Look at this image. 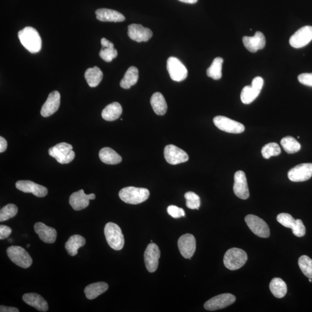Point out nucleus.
<instances>
[{
  "mask_svg": "<svg viewBox=\"0 0 312 312\" xmlns=\"http://www.w3.org/2000/svg\"><path fill=\"white\" fill-rule=\"evenodd\" d=\"M103 60L106 62H111L118 56V51L114 47H102L99 53Z\"/></svg>",
  "mask_w": 312,
  "mask_h": 312,
  "instance_id": "obj_40",
  "label": "nucleus"
},
{
  "mask_svg": "<svg viewBox=\"0 0 312 312\" xmlns=\"http://www.w3.org/2000/svg\"><path fill=\"white\" fill-rule=\"evenodd\" d=\"M309 281H310V282H312V279H309Z\"/></svg>",
  "mask_w": 312,
  "mask_h": 312,
  "instance_id": "obj_50",
  "label": "nucleus"
},
{
  "mask_svg": "<svg viewBox=\"0 0 312 312\" xmlns=\"http://www.w3.org/2000/svg\"><path fill=\"white\" fill-rule=\"evenodd\" d=\"M184 198L186 200V206L191 210H199L200 207L201 201L198 195L192 191H188L184 194Z\"/></svg>",
  "mask_w": 312,
  "mask_h": 312,
  "instance_id": "obj_39",
  "label": "nucleus"
},
{
  "mask_svg": "<svg viewBox=\"0 0 312 312\" xmlns=\"http://www.w3.org/2000/svg\"><path fill=\"white\" fill-rule=\"evenodd\" d=\"M245 221L250 230L257 236L264 238H268L270 236L268 225L261 218L255 215H249L246 216Z\"/></svg>",
  "mask_w": 312,
  "mask_h": 312,
  "instance_id": "obj_7",
  "label": "nucleus"
},
{
  "mask_svg": "<svg viewBox=\"0 0 312 312\" xmlns=\"http://www.w3.org/2000/svg\"><path fill=\"white\" fill-rule=\"evenodd\" d=\"M12 233V229L8 226L4 225H0V239H5L9 237Z\"/></svg>",
  "mask_w": 312,
  "mask_h": 312,
  "instance_id": "obj_45",
  "label": "nucleus"
},
{
  "mask_svg": "<svg viewBox=\"0 0 312 312\" xmlns=\"http://www.w3.org/2000/svg\"><path fill=\"white\" fill-rule=\"evenodd\" d=\"M181 2L184 3H187V4H195L198 1V0H179Z\"/></svg>",
  "mask_w": 312,
  "mask_h": 312,
  "instance_id": "obj_49",
  "label": "nucleus"
},
{
  "mask_svg": "<svg viewBox=\"0 0 312 312\" xmlns=\"http://www.w3.org/2000/svg\"><path fill=\"white\" fill-rule=\"evenodd\" d=\"M138 80V70L135 67H130L120 83L121 87L129 89L135 85Z\"/></svg>",
  "mask_w": 312,
  "mask_h": 312,
  "instance_id": "obj_31",
  "label": "nucleus"
},
{
  "mask_svg": "<svg viewBox=\"0 0 312 312\" xmlns=\"http://www.w3.org/2000/svg\"><path fill=\"white\" fill-rule=\"evenodd\" d=\"M108 284L105 282H97L89 284L86 287L85 293L89 300H94L95 298L104 293L108 289Z\"/></svg>",
  "mask_w": 312,
  "mask_h": 312,
  "instance_id": "obj_28",
  "label": "nucleus"
},
{
  "mask_svg": "<svg viewBox=\"0 0 312 312\" xmlns=\"http://www.w3.org/2000/svg\"><path fill=\"white\" fill-rule=\"evenodd\" d=\"M119 197L127 204L136 205L148 199L150 192L145 188L127 187L122 188L119 193Z\"/></svg>",
  "mask_w": 312,
  "mask_h": 312,
  "instance_id": "obj_2",
  "label": "nucleus"
},
{
  "mask_svg": "<svg viewBox=\"0 0 312 312\" xmlns=\"http://www.w3.org/2000/svg\"><path fill=\"white\" fill-rule=\"evenodd\" d=\"M18 37L22 45L30 53L39 52L42 46V40L39 32L32 27H26L19 31Z\"/></svg>",
  "mask_w": 312,
  "mask_h": 312,
  "instance_id": "obj_1",
  "label": "nucleus"
},
{
  "mask_svg": "<svg viewBox=\"0 0 312 312\" xmlns=\"http://www.w3.org/2000/svg\"><path fill=\"white\" fill-rule=\"evenodd\" d=\"M312 40V27L306 26L297 30L290 39V45L294 48H301Z\"/></svg>",
  "mask_w": 312,
  "mask_h": 312,
  "instance_id": "obj_12",
  "label": "nucleus"
},
{
  "mask_svg": "<svg viewBox=\"0 0 312 312\" xmlns=\"http://www.w3.org/2000/svg\"><path fill=\"white\" fill-rule=\"evenodd\" d=\"M248 260V255L241 249L232 248L227 250L224 256V265L229 270L241 268Z\"/></svg>",
  "mask_w": 312,
  "mask_h": 312,
  "instance_id": "obj_4",
  "label": "nucleus"
},
{
  "mask_svg": "<svg viewBox=\"0 0 312 312\" xmlns=\"http://www.w3.org/2000/svg\"><path fill=\"white\" fill-rule=\"evenodd\" d=\"M60 104V94L59 91H54L48 95L45 102L41 108V114L44 118L49 117L59 109Z\"/></svg>",
  "mask_w": 312,
  "mask_h": 312,
  "instance_id": "obj_18",
  "label": "nucleus"
},
{
  "mask_svg": "<svg viewBox=\"0 0 312 312\" xmlns=\"http://www.w3.org/2000/svg\"><path fill=\"white\" fill-rule=\"evenodd\" d=\"M7 141L3 137H0V153L4 152L7 149Z\"/></svg>",
  "mask_w": 312,
  "mask_h": 312,
  "instance_id": "obj_46",
  "label": "nucleus"
},
{
  "mask_svg": "<svg viewBox=\"0 0 312 312\" xmlns=\"http://www.w3.org/2000/svg\"><path fill=\"white\" fill-rule=\"evenodd\" d=\"M312 177V164H299L291 169L288 173V178L294 182L307 181Z\"/></svg>",
  "mask_w": 312,
  "mask_h": 312,
  "instance_id": "obj_13",
  "label": "nucleus"
},
{
  "mask_svg": "<svg viewBox=\"0 0 312 312\" xmlns=\"http://www.w3.org/2000/svg\"><path fill=\"white\" fill-rule=\"evenodd\" d=\"M30 246V245H27V248H29Z\"/></svg>",
  "mask_w": 312,
  "mask_h": 312,
  "instance_id": "obj_51",
  "label": "nucleus"
},
{
  "mask_svg": "<svg viewBox=\"0 0 312 312\" xmlns=\"http://www.w3.org/2000/svg\"><path fill=\"white\" fill-rule=\"evenodd\" d=\"M23 300L26 304L36 308L40 312H46L48 310L47 302L39 294L27 293L23 295Z\"/></svg>",
  "mask_w": 312,
  "mask_h": 312,
  "instance_id": "obj_24",
  "label": "nucleus"
},
{
  "mask_svg": "<svg viewBox=\"0 0 312 312\" xmlns=\"http://www.w3.org/2000/svg\"><path fill=\"white\" fill-rule=\"evenodd\" d=\"M236 298L231 294L225 293L218 295L206 302L204 308L206 310L214 311L225 308L234 304Z\"/></svg>",
  "mask_w": 312,
  "mask_h": 312,
  "instance_id": "obj_10",
  "label": "nucleus"
},
{
  "mask_svg": "<svg viewBox=\"0 0 312 312\" xmlns=\"http://www.w3.org/2000/svg\"><path fill=\"white\" fill-rule=\"evenodd\" d=\"M298 265L304 275L312 279V260L310 257L302 256L298 260Z\"/></svg>",
  "mask_w": 312,
  "mask_h": 312,
  "instance_id": "obj_36",
  "label": "nucleus"
},
{
  "mask_svg": "<svg viewBox=\"0 0 312 312\" xmlns=\"http://www.w3.org/2000/svg\"><path fill=\"white\" fill-rule=\"evenodd\" d=\"M18 207L14 204H9L3 207L0 211V222L8 221L15 217L18 214Z\"/></svg>",
  "mask_w": 312,
  "mask_h": 312,
  "instance_id": "obj_38",
  "label": "nucleus"
},
{
  "mask_svg": "<svg viewBox=\"0 0 312 312\" xmlns=\"http://www.w3.org/2000/svg\"><path fill=\"white\" fill-rule=\"evenodd\" d=\"M160 258V250L159 246L155 243H150L144 253L146 268L149 272L153 273L156 271L158 268Z\"/></svg>",
  "mask_w": 312,
  "mask_h": 312,
  "instance_id": "obj_11",
  "label": "nucleus"
},
{
  "mask_svg": "<svg viewBox=\"0 0 312 312\" xmlns=\"http://www.w3.org/2000/svg\"><path fill=\"white\" fill-rule=\"evenodd\" d=\"M10 260L16 265L23 268H28L33 263V260L26 250L20 246H12L6 250Z\"/></svg>",
  "mask_w": 312,
  "mask_h": 312,
  "instance_id": "obj_6",
  "label": "nucleus"
},
{
  "mask_svg": "<svg viewBox=\"0 0 312 312\" xmlns=\"http://www.w3.org/2000/svg\"><path fill=\"white\" fill-rule=\"evenodd\" d=\"M167 212L171 217L176 219L184 217L185 216L184 211L183 209L175 205L169 206L167 208Z\"/></svg>",
  "mask_w": 312,
  "mask_h": 312,
  "instance_id": "obj_43",
  "label": "nucleus"
},
{
  "mask_svg": "<svg viewBox=\"0 0 312 312\" xmlns=\"http://www.w3.org/2000/svg\"><path fill=\"white\" fill-rule=\"evenodd\" d=\"M233 190L236 196L242 200H247L250 196L246 175L242 171H238L234 175Z\"/></svg>",
  "mask_w": 312,
  "mask_h": 312,
  "instance_id": "obj_16",
  "label": "nucleus"
},
{
  "mask_svg": "<svg viewBox=\"0 0 312 312\" xmlns=\"http://www.w3.org/2000/svg\"><path fill=\"white\" fill-rule=\"evenodd\" d=\"M86 244V240L80 235L71 236L66 243L67 252L71 256H76L78 250Z\"/></svg>",
  "mask_w": 312,
  "mask_h": 312,
  "instance_id": "obj_30",
  "label": "nucleus"
},
{
  "mask_svg": "<svg viewBox=\"0 0 312 312\" xmlns=\"http://www.w3.org/2000/svg\"><path fill=\"white\" fill-rule=\"evenodd\" d=\"M214 123L219 130L228 133L241 134L245 130V126L242 123L225 116H216L214 119Z\"/></svg>",
  "mask_w": 312,
  "mask_h": 312,
  "instance_id": "obj_9",
  "label": "nucleus"
},
{
  "mask_svg": "<svg viewBox=\"0 0 312 312\" xmlns=\"http://www.w3.org/2000/svg\"><path fill=\"white\" fill-rule=\"evenodd\" d=\"M123 112L121 104L117 102L107 106L102 112V117L107 121H114L121 116Z\"/></svg>",
  "mask_w": 312,
  "mask_h": 312,
  "instance_id": "obj_26",
  "label": "nucleus"
},
{
  "mask_svg": "<svg viewBox=\"0 0 312 312\" xmlns=\"http://www.w3.org/2000/svg\"><path fill=\"white\" fill-rule=\"evenodd\" d=\"M95 198L94 194L87 195L84 193V190H80L71 195L69 202L74 210L81 211L87 208L90 203L89 201Z\"/></svg>",
  "mask_w": 312,
  "mask_h": 312,
  "instance_id": "obj_19",
  "label": "nucleus"
},
{
  "mask_svg": "<svg viewBox=\"0 0 312 312\" xmlns=\"http://www.w3.org/2000/svg\"><path fill=\"white\" fill-rule=\"evenodd\" d=\"M179 251L185 259H191L196 249V241L193 235L190 234L181 236L178 242Z\"/></svg>",
  "mask_w": 312,
  "mask_h": 312,
  "instance_id": "obj_15",
  "label": "nucleus"
},
{
  "mask_svg": "<svg viewBox=\"0 0 312 312\" xmlns=\"http://www.w3.org/2000/svg\"><path fill=\"white\" fill-rule=\"evenodd\" d=\"M96 18L101 22H121L125 17L122 13L110 9L101 8L95 11Z\"/></svg>",
  "mask_w": 312,
  "mask_h": 312,
  "instance_id": "obj_23",
  "label": "nucleus"
},
{
  "mask_svg": "<svg viewBox=\"0 0 312 312\" xmlns=\"http://www.w3.org/2000/svg\"><path fill=\"white\" fill-rule=\"evenodd\" d=\"M281 145L285 152L289 154L296 153L301 149V145L297 140L292 136L284 137L281 140Z\"/></svg>",
  "mask_w": 312,
  "mask_h": 312,
  "instance_id": "obj_35",
  "label": "nucleus"
},
{
  "mask_svg": "<svg viewBox=\"0 0 312 312\" xmlns=\"http://www.w3.org/2000/svg\"><path fill=\"white\" fill-rule=\"evenodd\" d=\"M242 41L246 49L252 53L263 49L266 46L265 36L260 32H257L253 37H243Z\"/></svg>",
  "mask_w": 312,
  "mask_h": 312,
  "instance_id": "obj_21",
  "label": "nucleus"
},
{
  "mask_svg": "<svg viewBox=\"0 0 312 312\" xmlns=\"http://www.w3.org/2000/svg\"><path fill=\"white\" fill-rule=\"evenodd\" d=\"M223 59L222 57H217L214 60L211 66L207 71V74L214 80H219L222 77V65Z\"/></svg>",
  "mask_w": 312,
  "mask_h": 312,
  "instance_id": "obj_34",
  "label": "nucleus"
},
{
  "mask_svg": "<svg viewBox=\"0 0 312 312\" xmlns=\"http://www.w3.org/2000/svg\"><path fill=\"white\" fill-rule=\"evenodd\" d=\"M269 289L272 294L277 298H282L286 296L287 287L285 282L278 277L273 278L269 284Z\"/></svg>",
  "mask_w": 312,
  "mask_h": 312,
  "instance_id": "obj_32",
  "label": "nucleus"
},
{
  "mask_svg": "<svg viewBox=\"0 0 312 312\" xmlns=\"http://www.w3.org/2000/svg\"><path fill=\"white\" fill-rule=\"evenodd\" d=\"M101 44L102 47H114V44L111 42V41L103 38L101 40Z\"/></svg>",
  "mask_w": 312,
  "mask_h": 312,
  "instance_id": "obj_48",
  "label": "nucleus"
},
{
  "mask_svg": "<svg viewBox=\"0 0 312 312\" xmlns=\"http://www.w3.org/2000/svg\"><path fill=\"white\" fill-rule=\"evenodd\" d=\"M276 219L280 224L287 228H293L295 223H296V219L290 214L286 213L280 214L277 215Z\"/></svg>",
  "mask_w": 312,
  "mask_h": 312,
  "instance_id": "obj_41",
  "label": "nucleus"
},
{
  "mask_svg": "<svg viewBox=\"0 0 312 312\" xmlns=\"http://www.w3.org/2000/svg\"><path fill=\"white\" fill-rule=\"evenodd\" d=\"M34 228L39 238L45 243H53L56 241L57 234L55 229L41 222L37 223Z\"/></svg>",
  "mask_w": 312,
  "mask_h": 312,
  "instance_id": "obj_22",
  "label": "nucleus"
},
{
  "mask_svg": "<svg viewBox=\"0 0 312 312\" xmlns=\"http://www.w3.org/2000/svg\"><path fill=\"white\" fill-rule=\"evenodd\" d=\"M298 80L301 84L312 87V73L302 74L298 77Z\"/></svg>",
  "mask_w": 312,
  "mask_h": 312,
  "instance_id": "obj_44",
  "label": "nucleus"
},
{
  "mask_svg": "<svg viewBox=\"0 0 312 312\" xmlns=\"http://www.w3.org/2000/svg\"><path fill=\"white\" fill-rule=\"evenodd\" d=\"M16 187L26 193H32L37 197H44L47 194V188L30 180H19L16 183Z\"/></svg>",
  "mask_w": 312,
  "mask_h": 312,
  "instance_id": "obj_17",
  "label": "nucleus"
},
{
  "mask_svg": "<svg viewBox=\"0 0 312 312\" xmlns=\"http://www.w3.org/2000/svg\"><path fill=\"white\" fill-rule=\"evenodd\" d=\"M0 312H19L18 309L13 307H7L1 305L0 307Z\"/></svg>",
  "mask_w": 312,
  "mask_h": 312,
  "instance_id": "obj_47",
  "label": "nucleus"
},
{
  "mask_svg": "<svg viewBox=\"0 0 312 312\" xmlns=\"http://www.w3.org/2000/svg\"><path fill=\"white\" fill-rule=\"evenodd\" d=\"M85 78L89 87L95 88L101 83L103 78L102 72L98 67L88 68L86 71Z\"/></svg>",
  "mask_w": 312,
  "mask_h": 312,
  "instance_id": "obj_29",
  "label": "nucleus"
},
{
  "mask_svg": "<svg viewBox=\"0 0 312 312\" xmlns=\"http://www.w3.org/2000/svg\"><path fill=\"white\" fill-rule=\"evenodd\" d=\"M104 234L109 246L114 250H121L125 245L124 236L119 226L109 222L105 226Z\"/></svg>",
  "mask_w": 312,
  "mask_h": 312,
  "instance_id": "obj_3",
  "label": "nucleus"
},
{
  "mask_svg": "<svg viewBox=\"0 0 312 312\" xmlns=\"http://www.w3.org/2000/svg\"><path fill=\"white\" fill-rule=\"evenodd\" d=\"M291 229H292L293 234L297 237H302L306 234V228H305L303 221L300 219H297L296 223Z\"/></svg>",
  "mask_w": 312,
  "mask_h": 312,
  "instance_id": "obj_42",
  "label": "nucleus"
},
{
  "mask_svg": "<svg viewBox=\"0 0 312 312\" xmlns=\"http://www.w3.org/2000/svg\"><path fill=\"white\" fill-rule=\"evenodd\" d=\"M150 104L154 112L157 115H165L167 110V104L165 98L159 92H155L150 98Z\"/></svg>",
  "mask_w": 312,
  "mask_h": 312,
  "instance_id": "obj_27",
  "label": "nucleus"
},
{
  "mask_svg": "<svg viewBox=\"0 0 312 312\" xmlns=\"http://www.w3.org/2000/svg\"><path fill=\"white\" fill-rule=\"evenodd\" d=\"M167 68L171 78L174 81H183L187 77L188 71L186 67L176 57L169 58Z\"/></svg>",
  "mask_w": 312,
  "mask_h": 312,
  "instance_id": "obj_8",
  "label": "nucleus"
},
{
  "mask_svg": "<svg viewBox=\"0 0 312 312\" xmlns=\"http://www.w3.org/2000/svg\"><path fill=\"white\" fill-rule=\"evenodd\" d=\"M164 154L167 163L171 165L186 162L189 159L188 154L184 150L173 145L166 146Z\"/></svg>",
  "mask_w": 312,
  "mask_h": 312,
  "instance_id": "obj_14",
  "label": "nucleus"
},
{
  "mask_svg": "<svg viewBox=\"0 0 312 312\" xmlns=\"http://www.w3.org/2000/svg\"><path fill=\"white\" fill-rule=\"evenodd\" d=\"M73 147L70 144L61 142L50 147L48 150L49 155L55 159L58 163L61 164L70 163L75 157L73 150Z\"/></svg>",
  "mask_w": 312,
  "mask_h": 312,
  "instance_id": "obj_5",
  "label": "nucleus"
},
{
  "mask_svg": "<svg viewBox=\"0 0 312 312\" xmlns=\"http://www.w3.org/2000/svg\"><path fill=\"white\" fill-rule=\"evenodd\" d=\"M262 153L264 158L269 159L270 157L279 155L281 153L280 147L275 142L269 143L263 147Z\"/></svg>",
  "mask_w": 312,
  "mask_h": 312,
  "instance_id": "obj_37",
  "label": "nucleus"
},
{
  "mask_svg": "<svg viewBox=\"0 0 312 312\" xmlns=\"http://www.w3.org/2000/svg\"><path fill=\"white\" fill-rule=\"evenodd\" d=\"M128 36L136 42H146L152 38L153 33L150 29L146 28L141 25L132 24L128 27Z\"/></svg>",
  "mask_w": 312,
  "mask_h": 312,
  "instance_id": "obj_20",
  "label": "nucleus"
},
{
  "mask_svg": "<svg viewBox=\"0 0 312 312\" xmlns=\"http://www.w3.org/2000/svg\"><path fill=\"white\" fill-rule=\"evenodd\" d=\"M261 89L257 88L254 86H246L243 88L241 94L242 102L245 104H251L258 97Z\"/></svg>",
  "mask_w": 312,
  "mask_h": 312,
  "instance_id": "obj_33",
  "label": "nucleus"
},
{
  "mask_svg": "<svg viewBox=\"0 0 312 312\" xmlns=\"http://www.w3.org/2000/svg\"><path fill=\"white\" fill-rule=\"evenodd\" d=\"M99 157L101 162L109 165H115L121 163L122 158L119 154L110 147H104L99 151Z\"/></svg>",
  "mask_w": 312,
  "mask_h": 312,
  "instance_id": "obj_25",
  "label": "nucleus"
}]
</instances>
